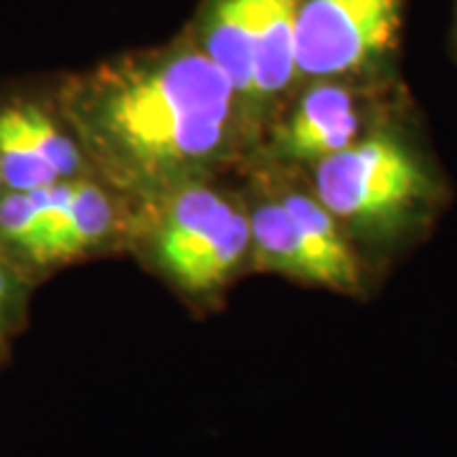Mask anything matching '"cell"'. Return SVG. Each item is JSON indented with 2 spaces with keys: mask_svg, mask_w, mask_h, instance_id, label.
I'll return each instance as SVG.
<instances>
[{
  "mask_svg": "<svg viewBox=\"0 0 457 457\" xmlns=\"http://www.w3.org/2000/svg\"><path fill=\"white\" fill-rule=\"evenodd\" d=\"M54 95L84 158L153 194L196 183L234 143L245 107L194 36L69 77Z\"/></svg>",
  "mask_w": 457,
  "mask_h": 457,
  "instance_id": "obj_1",
  "label": "cell"
},
{
  "mask_svg": "<svg viewBox=\"0 0 457 457\" xmlns=\"http://www.w3.org/2000/svg\"><path fill=\"white\" fill-rule=\"evenodd\" d=\"M442 194L437 170L392 120L315 165V198L345 231L376 245L420 234Z\"/></svg>",
  "mask_w": 457,
  "mask_h": 457,
  "instance_id": "obj_2",
  "label": "cell"
},
{
  "mask_svg": "<svg viewBox=\"0 0 457 457\" xmlns=\"http://www.w3.org/2000/svg\"><path fill=\"white\" fill-rule=\"evenodd\" d=\"M407 0H300L297 79H381L404 29Z\"/></svg>",
  "mask_w": 457,
  "mask_h": 457,
  "instance_id": "obj_3",
  "label": "cell"
},
{
  "mask_svg": "<svg viewBox=\"0 0 457 457\" xmlns=\"http://www.w3.org/2000/svg\"><path fill=\"white\" fill-rule=\"evenodd\" d=\"M249 246V216L198 180L163 198L153 227L155 262L188 293H209L227 282L245 262Z\"/></svg>",
  "mask_w": 457,
  "mask_h": 457,
  "instance_id": "obj_4",
  "label": "cell"
},
{
  "mask_svg": "<svg viewBox=\"0 0 457 457\" xmlns=\"http://www.w3.org/2000/svg\"><path fill=\"white\" fill-rule=\"evenodd\" d=\"M82 147L59 112L56 95L18 89L0 97V179L5 191H38L84 179Z\"/></svg>",
  "mask_w": 457,
  "mask_h": 457,
  "instance_id": "obj_5",
  "label": "cell"
},
{
  "mask_svg": "<svg viewBox=\"0 0 457 457\" xmlns=\"http://www.w3.org/2000/svg\"><path fill=\"white\" fill-rule=\"evenodd\" d=\"M394 77L381 79H323L297 99L278 132V150L290 161L320 163L389 122L386 97Z\"/></svg>",
  "mask_w": 457,
  "mask_h": 457,
  "instance_id": "obj_6",
  "label": "cell"
},
{
  "mask_svg": "<svg viewBox=\"0 0 457 457\" xmlns=\"http://www.w3.org/2000/svg\"><path fill=\"white\" fill-rule=\"evenodd\" d=\"M31 194L46 221V264L84 254L110 237L114 227L112 201L87 176Z\"/></svg>",
  "mask_w": 457,
  "mask_h": 457,
  "instance_id": "obj_7",
  "label": "cell"
},
{
  "mask_svg": "<svg viewBox=\"0 0 457 457\" xmlns=\"http://www.w3.org/2000/svg\"><path fill=\"white\" fill-rule=\"evenodd\" d=\"M191 36L221 69L242 104H254L257 0H206Z\"/></svg>",
  "mask_w": 457,
  "mask_h": 457,
  "instance_id": "obj_8",
  "label": "cell"
},
{
  "mask_svg": "<svg viewBox=\"0 0 457 457\" xmlns=\"http://www.w3.org/2000/svg\"><path fill=\"white\" fill-rule=\"evenodd\" d=\"M297 3L257 0L254 104L279 97L297 79Z\"/></svg>",
  "mask_w": 457,
  "mask_h": 457,
  "instance_id": "obj_9",
  "label": "cell"
},
{
  "mask_svg": "<svg viewBox=\"0 0 457 457\" xmlns=\"http://www.w3.org/2000/svg\"><path fill=\"white\" fill-rule=\"evenodd\" d=\"M249 227L252 246L264 267L282 275L318 282V270L305 246V239L290 212L279 204V198L264 201L249 213Z\"/></svg>",
  "mask_w": 457,
  "mask_h": 457,
  "instance_id": "obj_10",
  "label": "cell"
},
{
  "mask_svg": "<svg viewBox=\"0 0 457 457\" xmlns=\"http://www.w3.org/2000/svg\"><path fill=\"white\" fill-rule=\"evenodd\" d=\"M29 272L0 249V345L16 330L23 315Z\"/></svg>",
  "mask_w": 457,
  "mask_h": 457,
  "instance_id": "obj_11",
  "label": "cell"
},
{
  "mask_svg": "<svg viewBox=\"0 0 457 457\" xmlns=\"http://www.w3.org/2000/svg\"><path fill=\"white\" fill-rule=\"evenodd\" d=\"M3 356H5V345H0V361H3Z\"/></svg>",
  "mask_w": 457,
  "mask_h": 457,
  "instance_id": "obj_12",
  "label": "cell"
},
{
  "mask_svg": "<svg viewBox=\"0 0 457 457\" xmlns=\"http://www.w3.org/2000/svg\"><path fill=\"white\" fill-rule=\"evenodd\" d=\"M455 38H457V0H455Z\"/></svg>",
  "mask_w": 457,
  "mask_h": 457,
  "instance_id": "obj_13",
  "label": "cell"
},
{
  "mask_svg": "<svg viewBox=\"0 0 457 457\" xmlns=\"http://www.w3.org/2000/svg\"><path fill=\"white\" fill-rule=\"evenodd\" d=\"M0 194H5V188H3V179H0Z\"/></svg>",
  "mask_w": 457,
  "mask_h": 457,
  "instance_id": "obj_14",
  "label": "cell"
},
{
  "mask_svg": "<svg viewBox=\"0 0 457 457\" xmlns=\"http://www.w3.org/2000/svg\"><path fill=\"white\" fill-rule=\"evenodd\" d=\"M0 196H3V194H0Z\"/></svg>",
  "mask_w": 457,
  "mask_h": 457,
  "instance_id": "obj_15",
  "label": "cell"
}]
</instances>
